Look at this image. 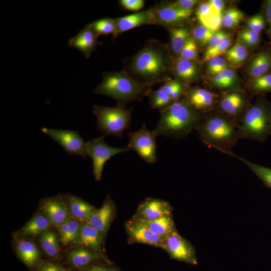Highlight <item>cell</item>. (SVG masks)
<instances>
[{
  "label": "cell",
  "mask_w": 271,
  "mask_h": 271,
  "mask_svg": "<svg viewBox=\"0 0 271 271\" xmlns=\"http://www.w3.org/2000/svg\"><path fill=\"white\" fill-rule=\"evenodd\" d=\"M103 236L86 222L82 223L75 243L94 252L103 255L102 251Z\"/></svg>",
  "instance_id": "19"
},
{
  "label": "cell",
  "mask_w": 271,
  "mask_h": 271,
  "mask_svg": "<svg viewBox=\"0 0 271 271\" xmlns=\"http://www.w3.org/2000/svg\"><path fill=\"white\" fill-rule=\"evenodd\" d=\"M266 18L268 24L267 33L271 39V0L266 1L265 4Z\"/></svg>",
  "instance_id": "49"
},
{
  "label": "cell",
  "mask_w": 271,
  "mask_h": 271,
  "mask_svg": "<svg viewBox=\"0 0 271 271\" xmlns=\"http://www.w3.org/2000/svg\"><path fill=\"white\" fill-rule=\"evenodd\" d=\"M247 104V99L244 94L238 91H232L224 93L219 98L217 107L219 112L238 125L249 107Z\"/></svg>",
  "instance_id": "11"
},
{
  "label": "cell",
  "mask_w": 271,
  "mask_h": 271,
  "mask_svg": "<svg viewBox=\"0 0 271 271\" xmlns=\"http://www.w3.org/2000/svg\"><path fill=\"white\" fill-rule=\"evenodd\" d=\"M163 249L172 259L192 265L198 263L194 247L176 229L164 238Z\"/></svg>",
  "instance_id": "9"
},
{
  "label": "cell",
  "mask_w": 271,
  "mask_h": 271,
  "mask_svg": "<svg viewBox=\"0 0 271 271\" xmlns=\"http://www.w3.org/2000/svg\"><path fill=\"white\" fill-rule=\"evenodd\" d=\"M71 216L80 222H86L96 209L93 206L74 195L65 196Z\"/></svg>",
  "instance_id": "21"
},
{
  "label": "cell",
  "mask_w": 271,
  "mask_h": 271,
  "mask_svg": "<svg viewBox=\"0 0 271 271\" xmlns=\"http://www.w3.org/2000/svg\"><path fill=\"white\" fill-rule=\"evenodd\" d=\"M167 50L159 42L151 41L128 61L127 73L150 85L163 81L170 68Z\"/></svg>",
  "instance_id": "1"
},
{
  "label": "cell",
  "mask_w": 271,
  "mask_h": 271,
  "mask_svg": "<svg viewBox=\"0 0 271 271\" xmlns=\"http://www.w3.org/2000/svg\"><path fill=\"white\" fill-rule=\"evenodd\" d=\"M129 142L127 147L135 151L147 163H154L157 160V136L153 130L147 128L143 124L142 127L135 132H129Z\"/></svg>",
  "instance_id": "8"
},
{
  "label": "cell",
  "mask_w": 271,
  "mask_h": 271,
  "mask_svg": "<svg viewBox=\"0 0 271 271\" xmlns=\"http://www.w3.org/2000/svg\"><path fill=\"white\" fill-rule=\"evenodd\" d=\"M271 134V103L260 95L241 117L237 140L248 139L262 143Z\"/></svg>",
  "instance_id": "5"
},
{
  "label": "cell",
  "mask_w": 271,
  "mask_h": 271,
  "mask_svg": "<svg viewBox=\"0 0 271 271\" xmlns=\"http://www.w3.org/2000/svg\"><path fill=\"white\" fill-rule=\"evenodd\" d=\"M231 44V39L229 36L215 47L210 49H206L204 53V60L208 61L211 58L218 57L225 54L230 48Z\"/></svg>",
  "instance_id": "38"
},
{
  "label": "cell",
  "mask_w": 271,
  "mask_h": 271,
  "mask_svg": "<svg viewBox=\"0 0 271 271\" xmlns=\"http://www.w3.org/2000/svg\"><path fill=\"white\" fill-rule=\"evenodd\" d=\"M205 114L195 109L181 97L161 111V118L153 130L156 135L181 139L196 130Z\"/></svg>",
  "instance_id": "2"
},
{
  "label": "cell",
  "mask_w": 271,
  "mask_h": 271,
  "mask_svg": "<svg viewBox=\"0 0 271 271\" xmlns=\"http://www.w3.org/2000/svg\"><path fill=\"white\" fill-rule=\"evenodd\" d=\"M93 113L96 117L98 129L104 135L121 138L131 123V110L117 105L107 107L95 105Z\"/></svg>",
  "instance_id": "6"
},
{
  "label": "cell",
  "mask_w": 271,
  "mask_h": 271,
  "mask_svg": "<svg viewBox=\"0 0 271 271\" xmlns=\"http://www.w3.org/2000/svg\"><path fill=\"white\" fill-rule=\"evenodd\" d=\"M214 13H217L207 2L202 3L199 5L196 12V16L199 21L201 23Z\"/></svg>",
  "instance_id": "43"
},
{
  "label": "cell",
  "mask_w": 271,
  "mask_h": 271,
  "mask_svg": "<svg viewBox=\"0 0 271 271\" xmlns=\"http://www.w3.org/2000/svg\"><path fill=\"white\" fill-rule=\"evenodd\" d=\"M175 74L181 80L189 82L194 79L197 75V67L193 61L179 58L173 66Z\"/></svg>",
  "instance_id": "28"
},
{
  "label": "cell",
  "mask_w": 271,
  "mask_h": 271,
  "mask_svg": "<svg viewBox=\"0 0 271 271\" xmlns=\"http://www.w3.org/2000/svg\"><path fill=\"white\" fill-rule=\"evenodd\" d=\"M83 271H117L115 269L102 266H91Z\"/></svg>",
  "instance_id": "52"
},
{
  "label": "cell",
  "mask_w": 271,
  "mask_h": 271,
  "mask_svg": "<svg viewBox=\"0 0 271 271\" xmlns=\"http://www.w3.org/2000/svg\"><path fill=\"white\" fill-rule=\"evenodd\" d=\"M81 223L71 216L67 221L57 226L60 240L64 245L76 242Z\"/></svg>",
  "instance_id": "27"
},
{
  "label": "cell",
  "mask_w": 271,
  "mask_h": 271,
  "mask_svg": "<svg viewBox=\"0 0 271 271\" xmlns=\"http://www.w3.org/2000/svg\"><path fill=\"white\" fill-rule=\"evenodd\" d=\"M229 35L225 32L218 31L216 32L212 36L207 49L212 48L221 43Z\"/></svg>",
  "instance_id": "45"
},
{
  "label": "cell",
  "mask_w": 271,
  "mask_h": 271,
  "mask_svg": "<svg viewBox=\"0 0 271 271\" xmlns=\"http://www.w3.org/2000/svg\"><path fill=\"white\" fill-rule=\"evenodd\" d=\"M207 61L208 72L213 77L227 68L226 61L220 56L211 58Z\"/></svg>",
  "instance_id": "41"
},
{
  "label": "cell",
  "mask_w": 271,
  "mask_h": 271,
  "mask_svg": "<svg viewBox=\"0 0 271 271\" xmlns=\"http://www.w3.org/2000/svg\"><path fill=\"white\" fill-rule=\"evenodd\" d=\"M137 219L143 223L154 233L163 238L176 229L172 214L165 215L152 220Z\"/></svg>",
  "instance_id": "22"
},
{
  "label": "cell",
  "mask_w": 271,
  "mask_h": 271,
  "mask_svg": "<svg viewBox=\"0 0 271 271\" xmlns=\"http://www.w3.org/2000/svg\"><path fill=\"white\" fill-rule=\"evenodd\" d=\"M103 258V255L84 247L73 249L68 255L69 263L76 268L83 267L94 261Z\"/></svg>",
  "instance_id": "23"
},
{
  "label": "cell",
  "mask_w": 271,
  "mask_h": 271,
  "mask_svg": "<svg viewBox=\"0 0 271 271\" xmlns=\"http://www.w3.org/2000/svg\"><path fill=\"white\" fill-rule=\"evenodd\" d=\"M39 271H71L60 265L55 263H46L44 264Z\"/></svg>",
  "instance_id": "48"
},
{
  "label": "cell",
  "mask_w": 271,
  "mask_h": 271,
  "mask_svg": "<svg viewBox=\"0 0 271 271\" xmlns=\"http://www.w3.org/2000/svg\"><path fill=\"white\" fill-rule=\"evenodd\" d=\"M116 29L113 34L115 39L121 33L143 25L156 24L153 9L138 12L115 19Z\"/></svg>",
  "instance_id": "14"
},
{
  "label": "cell",
  "mask_w": 271,
  "mask_h": 271,
  "mask_svg": "<svg viewBox=\"0 0 271 271\" xmlns=\"http://www.w3.org/2000/svg\"><path fill=\"white\" fill-rule=\"evenodd\" d=\"M197 0H178L171 3L179 8L184 10H192L198 3Z\"/></svg>",
  "instance_id": "46"
},
{
  "label": "cell",
  "mask_w": 271,
  "mask_h": 271,
  "mask_svg": "<svg viewBox=\"0 0 271 271\" xmlns=\"http://www.w3.org/2000/svg\"><path fill=\"white\" fill-rule=\"evenodd\" d=\"M271 70V53L263 51L255 55L249 65V73L252 78L270 73Z\"/></svg>",
  "instance_id": "24"
},
{
  "label": "cell",
  "mask_w": 271,
  "mask_h": 271,
  "mask_svg": "<svg viewBox=\"0 0 271 271\" xmlns=\"http://www.w3.org/2000/svg\"><path fill=\"white\" fill-rule=\"evenodd\" d=\"M156 24L171 25L185 21L192 14V10L179 8L171 3L163 4L153 9Z\"/></svg>",
  "instance_id": "18"
},
{
  "label": "cell",
  "mask_w": 271,
  "mask_h": 271,
  "mask_svg": "<svg viewBox=\"0 0 271 271\" xmlns=\"http://www.w3.org/2000/svg\"><path fill=\"white\" fill-rule=\"evenodd\" d=\"M237 80L235 71L227 68L213 77L210 84L211 86L214 88L232 89L236 87Z\"/></svg>",
  "instance_id": "31"
},
{
  "label": "cell",
  "mask_w": 271,
  "mask_h": 271,
  "mask_svg": "<svg viewBox=\"0 0 271 271\" xmlns=\"http://www.w3.org/2000/svg\"><path fill=\"white\" fill-rule=\"evenodd\" d=\"M52 223L44 213H38L23 227L21 233L25 236H34L49 229Z\"/></svg>",
  "instance_id": "26"
},
{
  "label": "cell",
  "mask_w": 271,
  "mask_h": 271,
  "mask_svg": "<svg viewBox=\"0 0 271 271\" xmlns=\"http://www.w3.org/2000/svg\"><path fill=\"white\" fill-rule=\"evenodd\" d=\"M239 36L241 41L249 47H256L259 43L260 33L252 30H243L239 33Z\"/></svg>",
  "instance_id": "42"
},
{
  "label": "cell",
  "mask_w": 271,
  "mask_h": 271,
  "mask_svg": "<svg viewBox=\"0 0 271 271\" xmlns=\"http://www.w3.org/2000/svg\"><path fill=\"white\" fill-rule=\"evenodd\" d=\"M247 55L248 53L246 47L239 42L230 47L225 53L227 60L236 65L243 63L246 59Z\"/></svg>",
  "instance_id": "34"
},
{
  "label": "cell",
  "mask_w": 271,
  "mask_h": 271,
  "mask_svg": "<svg viewBox=\"0 0 271 271\" xmlns=\"http://www.w3.org/2000/svg\"><path fill=\"white\" fill-rule=\"evenodd\" d=\"M237 127L236 122L217 112L205 115L196 130L205 145L227 155L237 142Z\"/></svg>",
  "instance_id": "4"
},
{
  "label": "cell",
  "mask_w": 271,
  "mask_h": 271,
  "mask_svg": "<svg viewBox=\"0 0 271 271\" xmlns=\"http://www.w3.org/2000/svg\"><path fill=\"white\" fill-rule=\"evenodd\" d=\"M255 20V27L254 31L260 33L264 28L265 20L262 14H257L254 15Z\"/></svg>",
  "instance_id": "50"
},
{
  "label": "cell",
  "mask_w": 271,
  "mask_h": 271,
  "mask_svg": "<svg viewBox=\"0 0 271 271\" xmlns=\"http://www.w3.org/2000/svg\"><path fill=\"white\" fill-rule=\"evenodd\" d=\"M208 2L217 13L220 15H223L222 13L224 7V2L223 1L210 0Z\"/></svg>",
  "instance_id": "51"
},
{
  "label": "cell",
  "mask_w": 271,
  "mask_h": 271,
  "mask_svg": "<svg viewBox=\"0 0 271 271\" xmlns=\"http://www.w3.org/2000/svg\"><path fill=\"white\" fill-rule=\"evenodd\" d=\"M41 131L59 144L70 155H77L85 159L88 157L86 142L76 130L43 127Z\"/></svg>",
  "instance_id": "10"
},
{
  "label": "cell",
  "mask_w": 271,
  "mask_h": 271,
  "mask_svg": "<svg viewBox=\"0 0 271 271\" xmlns=\"http://www.w3.org/2000/svg\"><path fill=\"white\" fill-rule=\"evenodd\" d=\"M249 88L252 93L260 95L271 91V72L251 79Z\"/></svg>",
  "instance_id": "35"
},
{
  "label": "cell",
  "mask_w": 271,
  "mask_h": 271,
  "mask_svg": "<svg viewBox=\"0 0 271 271\" xmlns=\"http://www.w3.org/2000/svg\"><path fill=\"white\" fill-rule=\"evenodd\" d=\"M90 27L98 35H108L114 33L116 29L115 19L102 18L89 24Z\"/></svg>",
  "instance_id": "36"
},
{
  "label": "cell",
  "mask_w": 271,
  "mask_h": 271,
  "mask_svg": "<svg viewBox=\"0 0 271 271\" xmlns=\"http://www.w3.org/2000/svg\"><path fill=\"white\" fill-rule=\"evenodd\" d=\"M115 210L114 203L107 195L101 207L93 211L86 223L97 229L104 237L114 217Z\"/></svg>",
  "instance_id": "15"
},
{
  "label": "cell",
  "mask_w": 271,
  "mask_h": 271,
  "mask_svg": "<svg viewBox=\"0 0 271 271\" xmlns=\"http://www.w3.org/2000/svg\"><path fill=\"white\" fill-rule=\"evenodd\" d=\"M97 38L98 35L88 24L75 37L69 39L68 45L81 51L88 58L99 44Z\"/></svg>",
  "instance_id": "20"
},
{
  "label": "cell",
  "mask_w": 271,
  "mask_h": 271,
  "mask_svg": "<svg viewBox=\"0 0 271 271\" xmlns=\"http://www.w3.org/2000/svg\"><path fill=\"white\" fill-rule=\"evenodd\" d=\"M170 34L172 51L179 55L190 36L189 29L184 27L171 28Z\"/></svg>",
  "instance_id": "32"
},
{
  "label": "cell",
  "mask_w": 271,
  "mask_h": 271,
  "mask_svg": "<svg viewBox=\"0 0 271 271\" xmlns=\"http://www.w3.org/2000/svg\"><path fill=\"white\" fill-rule=\"evenodd\" d=\"M129 244L143 243L163 249L164 238L133 216L124 224Z\"/></svg>",
  "instance_id": "12"
},
{
  "label": "cell",
  "mask_w": 271,
  "mask_h": 271,
  "mask_svg": "<svg viewBox=\"0 0 271 271\" xmlns=\"http://www.w3.org/2000/svg\"><path fill=\"white\" fill-rule=\"evenodd\" d=\"M215 32L206 27L200 25L196 27L193 31V37L200 45L208 44Z\"/></svg>",
  "instance_id": "39"
},
{
  "label": "cell",
  "mask_w": 271,
  "mask_h": 271,
  "mask_svg": "<svg viewBox=\"0 0 271 271\" xmlns=\"http://www.w3.org/2000/svg\"><path fill=\"white\" fill-rule=\"evenodd\" d=\"M16 249L21 260L29 267L35 265L40 258L39 250L32 241L19 240L16 244Z\"/></svg>",
  "instance_id": "25"
},
{
  "label": "cell",
  "mask_w": 271,
  "mask_h": 271,
  "mask_svg": "<svg viewBox=\"0 0 271 271\" xmlns=\"http://www.w3.org/2000/svg\"><path fill=\"white\" fill-rule=\"evenodd\" d=\"M180 84L181 83L177 80H167L160 88L162 89L168 95L171 96L173 92Z\"/></svg>",
  "instance_id": "47"
},
{
  "label": "cell",
  "mask_w": 271,
  "mask_h": 271,
  "mask_svg": "<svg viewBox=\"0 0 271 271\" xmlns=\"http://www.w3.org/2000/svg\"><path fill=\"white\" fill-rule=\"evenodd\" d=\"M119 2L125 9L136 12L141 10L145 4L143 0H121Z\"/></svg>",
  "instance_id": "44"
},
{
  "label": "cell",
  "mask_w": 271,
  "mask_h": 271,
  "mask_svg": "<svg viewBox=\"0 0 271 271\" xmlns=\"http://www.w3.org/2000/svg\"><path fill=\"white\" fill-rule=\"evenodd\" d=\"M229 156L234 157L245 164L256 176H257L268 188H271V169L268 167L253 163L239 157L231 152Z\"/></svg>",
  "instance_id": "30"
},
{
  "label": "cell",
  "mask_w": 271,
  "mask_h": 271,
  "mask_svg": "<svg viewBox=\"0 0 271 271\" xmlns=\"http://www.w3.org/2000/svg\"><path fill=\"white\" fill-rule=\"evenodd\" d=\"M185 96L190 105L203 113L214 110L219 99L217 94L201 88L191 89Z\"/></svg>",
  "instance_id": "17"
},
{
  "label": "cell",
  "mask_w": 271,
  "mask_h": 271,
  "mask_svg": "<svg viewBox=\"0 0 271 271\" xmlns=\"http://www.w3.org/2000/svg\"><path fill=\"white\" fill-rule=\"evenodd\" d=\"M100 84L95 89L97 94L109 96L124 107L129 102L141 100L151 85L136 79L125 71L105 72Z\"/></svg>",
  "instance_id": "3"
},
{
  "label": "cell",
  "mask_w": 271,
  "mask_h": 271,
  "mask_svg": "<svg viewBox=\"0 0 271 271\" xmlns=\"http://www.w3.org/2000/svg\"><path fill=\"white\" fill-rule=\"evenodd\" d=\"M173 207L164 200L149 198L139 205L133 217L142 220H152L172 214Z\"/></svg>",
  "instance_id": "13"
},
{
  "label": "cell",
  "mask_w": 271,
  "mask_h": 271,
  "mask_svg": "<svg viewBox=\"0 0 271 271\" xmlns=\"http://www.w3.org/2000/svg\"><path fill=\"white\" fill-rule=\"evenodd\" d=\"M104 134L86 142L88 157L92 160L93 172L96 181L101 179L105 163L116 154L130 151L127 146L123 148L109 146L104 141Z\"/></svg>",
  "instance_id": "7"
},
{
  "label": "cell",
  "mask_w": 271,
  "mask_h": 271,
  "mask_svg": "<svg viewBox=\"0 0 271 271\" xmlns=\"http://www.w3.org/2000/svg\"><path fill=\"white\" fill-rule=\"evenodd\" d=\"M197 42L192 36H190L179 55V58L194 61L198 57Z\"/></svg>",
  "instance_id": "40"
},
{
  "label": "cell",
  "mask_w": 271,
  "mask_h": 271,
  "mask_svg": "<svg viewBox=\"0 0 271 271\" xmlns=\"http://www.w3.org/2000/svg\"><path fill=\"white\" fill-rule=\"evenodd\" d=\"M146 95L148 96L150 99V103L152 108H157L160 111L164 109L174 101L161 88L157 90H151L148 91Z\"/></svg>",
  "instance_id": "33"
},
{
  "label": "cell",
  "mask_w": 271,
  "mask_h": 271,
  "mask_svg": "<svg viewBox=\"0 0 271 271\" xmlns=\"http://www.w3.org/2000/svg\"><path fill=\"white\" fill-rule=\"evenodd\" d=\"M40 243L43 250L50 257H57L60 254L57 236L53 231L48 229L41 233Z\"/></svg>",
  "instance_id": "29"
},
{
  "label": "cell",
  "mask_w": 271,
  "mask_h": 271,
  "mask_svg": "<svg viewBox=\"0 0 271 271\" xmlns=\"http://www.w3.org/2000/svg\"><path fill=\"white\" fill-rule=\"evenodd\" d=\"M41 207L43 213L56 227L71 217L68 207L60 195L43 200Z\"/></svg>",
  "instance_id": "16"
},
{
  "label": "cell",
  "mask_w": 271,
  "mask_h": 271,
  "mask_svg": "<svg viewBox=\"0 0 271 271\" xmlns=\"http://www.w3.org/2000/svg\"><path fill=\"white\" fill-rule=\"evenodd\" d=\"M243 18V13L236 8L226 10L222 15V26L233 28L238 25Z\"/></svg>",
  "instance_id": "37"
}]
</instances>
